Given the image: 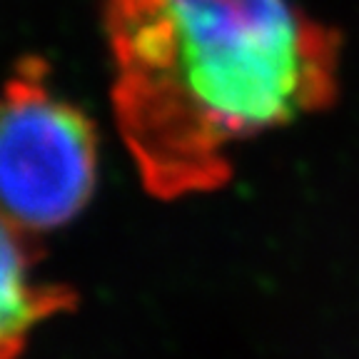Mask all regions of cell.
I'll return each mask as SVG.
<instances>
[{"mask_svg":"<svg viewBox=\"0 0 359 359\" xmlns=\"http://www.w3.org/2000/svg\"><path fill=\"white\" fill-rule=\"evenodd\" d=\"M112 107L142 185L212 192L232 147L339 97L342 35L294 0H105Z\"/></svg>","mask_w":359,"mask_h":359,"instance_id":"6da1fadb","label":"cell"},{"mask_svg":"<svg viewBox=\"0 0 359 359\" xmlns=\"http://www.w3.org/2000/svg\"><path fill=\"white\" fill-rule=\"evenodd\" d=\"M97 185V135L80 107L40 80V67L0 93V219L30 237L85 210Z\"/></svg>","mask_w":359,"mask_h":359,"instance_id":"7a4b0ae2","label":"cell"},{"mask_svg":"<svg viewBox=\"0 0 359 359\" xmlns=\"http://www.w3.org/2000/svg\"><path fill=\"white\" fill-rule=\"evenodd\" d=\"M33 240L0 219V359H15L30 332L75 299L65 287L40 282Z\"/></svg>","mask_w":359,"mask_h":359,"instance_id":"3957f363","label":"cell"}]
</instances>
